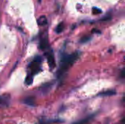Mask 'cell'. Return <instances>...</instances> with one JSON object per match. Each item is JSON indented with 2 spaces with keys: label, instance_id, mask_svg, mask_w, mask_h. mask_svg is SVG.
Here are the masks:
<instances>
[{
  "label": "cell",
  "instance_id": "6da1fadb",
  "mask_svg": "<svg viewBox=\"0 0 125 124\" xmlns=\"http://www.w3.org/2000/svg\"><path fill=\"white\" fill-rule=\"evenodd\" d=\"M79 55L78 53H75L73 54L67 55L62 58L60 61V67L57 72V77H61L63 75L66 73V72L72 67V65L77 61Z\"/></svg>",
  "mask_w": 125,
  "mask_h": 124
},
{
  "label": "cell",
  "instance_id": "3957f363",
  "mask_svg": "<svg viewBox=\"0 0 125 124\" xmlns=\"http://www.w3.org/2000/svg\"><path fill=\"white\" fill-rule=\"evenodd\" d=\"M47 61H48V66L49 67L52 69L55 67V65H56V63H55V58H54V56H53V54L50 53H48L47 54Z\"/></svg>",
  "mask_w": 125,
  "mask_h": 124
},
{
  "label": "cell",
  "instance_id": "277c9868",
  "mask_svg": "<svg viewBox=\"0 0 125 124\" xmlns=\"http://www.w3.org/2000/svg\"><path fill=\"white\" fill-rule=\"evenodd\" d=\"M47 22L48 20L45 15H42L37 19V23L39 26H45L47 23Z\"/></svg>",
  "mask_w": 125,
  "mask_h": 124
},
{
  "label": "cell",
  "instance_id": "30bf717a",
  "mask_svg": "<svg viewBox=\"0 0 125 124\" xmlns=\"http://www.w3.org/2000/svg\"><path fill=\"white\" fill-rule=\"evenodd\" d=\"M89 39H90V37H88V36H86V37H82V39H81V42H86L89 41Z\"/></svg>",
  "mask_w": 125,
  "mask_h": 124
},
{
  "label": "cell",
  "instance_id": "9c48e42d",
  "mask_svg": "<svg viewBox=\"0 0 125 124\" xmlns=\"http://www.w3.org/2000/svg\"><path fill=\"white\" fill-rule=\"evenodd\" d=\"M114 93H115V92L113 91H106V92L103 93V94H100L103 95V96H108V95L109 96V95H113Z\"/></svg>",
  "mask_w": 125,
  "mask_h": 124
},
{
  "label": "cell",
  "instance_id": "5b68a950",
  "mask_svg": "<svg viewBox=\"0 0 125 124\" xmlns=\"http://www.w3.org/2000/svg\"><path fill=\"white\" fill-rule=\"evenodd\" d=\"M48 46V39L47 38H42L40 43V47L42 50H45Z\"/></svg>",
  "mask_w": 125,
  "mask_h": 124
},
{
  "label": "cell",
  "instance_id": "8992f818",
  "mask_svg": "<svg viewBox=\"0 0 125 124\" xmlns=\"http://www.w3.org/2000/svg\"><path fill=\"white\" fill-rule=\"evenodd\" d=\"M64 29V23H59V24L56 26L55 31H56V32L57 34H60V33H62V32L63 31Z\"/></svg>",
  "mask_w": 125,
  "mask_h": 124
},
{
  "label": "cell",
  "instance_id": "52a82bcc",
  "mask_svg": "<svg viewBox=\"0 0 125 124\" xmlns=\"http://www.w3.org/2000/svg\"><path fill=\"white\" fill-rule=\"evenodd\" d=\"M32 82H33V76L31 75H29L25 80V83L26 85H31L32 84Z\"/></svg>",
  "mask_w": 125,
  "mask_h": 124
},
{
  "label": "cell",
  "instance_id": "7a4b0ae2",
  "mask_svg": "<svg viewBox=\"0 0 125 124\" xmlns=\"http://www.w3.org/2000/svg\"><path fill=\"white\" fill-rule=\"evenodd\" d=\"M42 61V58L40 56L36 57L34 61L30 64V69H31V75H34L35 74H37L40 69V64Z\"/></svg>",
  "mask_w": 125,
  "mask_h": 124
},
{
  "label": "cell",
  "instance_id": "8fae6325",
  "mask_svg": "<svg viewBox=\"0 0 125 124\" xmlns=\"http://www.w3.org/2000/svg\"><path fill=\"white\" fill-rule=\"evenodd\" d=\"M89 121V118H86V119H83V120H82V121H81L79 122H77L75 124H86Z\"/></svg>",
  "mask_w": 125,
  "mask_h": 124
},
{
  "label": "cell",
  "instance_id": "ba28073f",
  "mask_svg": "<svg viewBox=\"0 0 125 124\" xmlns=\"http://www.w3.org/2000/svg\"><path fill=\"white\" fill-rule=\"evenodd\" d=\"M102 10L99 8H97V7H93V10H92V12L94 15H98V14H100L102 13Z\"/></svg>",
  "mask_w": 125,
  "mask_h": 124
}]
</instances>
